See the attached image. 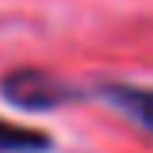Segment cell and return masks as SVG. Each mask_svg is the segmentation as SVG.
<instances>
[{"label":"cell","mask_w":153,"mask_h":153,"mask_svg":"<svg viewBox=\"0 0 153 153\" xmlns=\"http://www.w3.org/2000/svg\"><path fill=\"white\" fill-rule=\"evenodd\" d=\"M0 97H4L11 108L19 112H52L60 105L82 101V90L71 86V82L56 79L52 71H41V67H15L0 79Z\"/></svg>","instance_id":"cell-1"},{"label":"cell","mask_w":153,"mask_h":153,"mask_svg":"<svg viewBox=\"0 0 153 153\" xmlns=\"http://www.w3.org/2000/svg\"><path fill=\"white\" fill-rule=\"evenodd\" d=\"M97 97H105L108 105H116L127 120H134L138 127L153 131V90L149 86H134V82H101L94 90Z\"/></svg>","instance_id":"cell-2"},{"label":"cell","mask_w":153,"mask_h":153,"mask_svg":"<svg viewBox=\"0 0 153 153\" xmlns=\"http://www.w3.org/2000/svg\"><path fill=\"white\" fill-rule=\"evenodd\" d=\"M52 134L0 116V153H49Z\"/></svg>","instance_id":"cell-3"}]
</instances>
